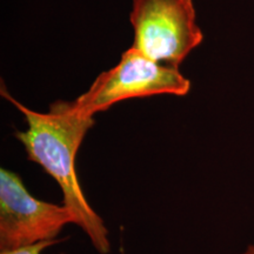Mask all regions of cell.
Masks as SVG:
<instances>
[{
  "label": "cell",
  "instance_id": "cell-1",
  "mask_svg": "<svg viewBox=\"0 0 254 254\" xmlns=\"http://www.w3.org/2000/svg\"><path fill=\"white\" fill-rule=\"evenodd\" d=\"M1 95L20 111L27 123L25 131L15 132L31 161L39 164L58 183L64 205L74 218V224L90 238L100 254H109V231L100 215L91 207L75 172V157L86 133L94 125V118L77 109L71 101H57L50 111L40 113L24 106L4 91Z\"/></svg>",
  "mask_w": 254,
  "mask_h": 254
},
{
  "label": "cell",
  "instance_id": "cell-2",
  "mask_svg": "<svg viewBox=\"0 0 254 254\" xmlns=\"http://www.w3.org/2000/svg\"><path fill=\"white\" fill-rule=\"evenodd\" d=\"M190 90V81L178 67L154 62L132 46L123 53L118 65L98 75L90 90L73 103L81 112L94 117L126 99L159 94L183 97Z\"/></svg>",
  "mask_w": 254,
  "mask_h": 254
},
{
  "label": "cell",
  "instance_id": "cell-3",
  "mask_svg": "<svg viewBox=\"0 0 254 254\" xmlns=\"http://www.w3.org/2000/svg\"><path fill=\"white\" fill-rule=\"evenodd\" d=\"M193 0H133V47L164 65L179 67L204 41Z\"/></svg>",
  "mask_w": 254,
  "mask_h": 254
},
{
  "label": "cell",
  "instance_id": "cell-4",
  "mask_svg": "<svg viewBox=\"0 0 254 254\" xmlns=\"http://www.w3.org/2000/svg\"><path fill=\"white\" fill-rule=\"evenodd\" d=\"M68 224L74 218L65 205L37 199L17 173L0 170V252L55 240Z\"/></svg>",
  "mask_w": 254,
  "mask_h": 254
},
{
  "label": "cell",
  "instance_id": "cell-5",
  "mask_svg": "<svg viewBox=\"0 0 254 254\" xmlns=\"http://www.w3.org/2000/svg\"><path fill=\"white\" fill-rule=\"evenodd\" d=\"M57 243L56 240H47V241H41V243L34 244L31 246H25L21 249H17L13 251H5V252H0V254H43L47 247L51 245H55Z\"/></svg>",
  "mask_w": 254,
  "mask_h": 254
},
{
  "label": "cell",
  "instance_id": "cell-6",
  "mask_svg": "<svg viewBox=\"0 0 254 254\" xmlns=\"http://www.w3.org/2000/svg\"><path fill=\"white\" fill-rule=\"evenodd\" d=\"M240 254H254V245L247 246V249L244 251L243 253H240Z\"/></svg>",
  "mask_w": 254,
  "mask_h": 254
}]
</instances>
